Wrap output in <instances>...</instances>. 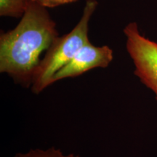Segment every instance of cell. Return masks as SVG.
Returning <instances> with one entry per match:
<instances>
[{"instance_id": "277c9868", "label": "cell", "mask_w": 157, "mask_h": 157, "mask_svg": "<svg viewBox=\"0 0 157 157\" xmlns=\"http://www.w3.org/2000/svg\"><path fill=\"white\" fill-rule=\"evenodd\" d=\"M113 59V52L108 45L98 47L88 43L55 74L52 84L65 78L77 77L94 68H107Z\"/></svg>"}, {"instance_id": "7a4b0ae2", "label": "cell", "mask_w": 157, "mask_h": 157, "mask_svg": "<svg viewBox=\"0 0 157 157\" xmlns=\"http://www.w3.org/2000/svg\"><path fill=\"white\" fill-rule=\"evenodd\" d=\"M97 0H87L78 22L68 34L53 41L35 71L31 81L33 93L39 94L52 84L55 74L74 58L82 47L90 42L88 32L92 17L97 9Z\"/></svg>"}, {"instance_id": "52a82bcc", "label": "cell", "mask_w": 157, "mask_h": 157, "mask_svg": "<svg viewBox=\"0 0 157 157\" xmlns=\"http://www.w3.org/2000/svg\"><path fill=\"white\" fill-rule=\"evenodd\" d=\"M45 8H53L59 6L75 2L78 0H31Z\"/></svg>"}, {"instance_id": "3957f363", "label": "cell", "mask_w": 157, "mask_h": 157, "mask_svg": "<svg viewBox=\"0 0 157 157\" xmlns=\"http://www.w3.org/2000/svg\"><path fill=\"white\" fill-rule=\"evenodd\" d=\"M124 34L135 76L154 93L157 101V43L141 34L136 22L129 23Z\"/></svg>"}, {"instance_id": "8992f818", "label": "cell", "mask_w": 157, "mask_h": 157, "mask_svg": "<svg viewBox=\"0 0 157 157\" xmlns=\"http://www.w3.org/2000/svg\"><path fill=\"white\" fill-rule=\"evenodd\" d=\"M13 157H80L74 154H65L60 149L51 147L47 149H31L25 153H17Z\"/></svg>"}, {"instance_id": "5b68a950", "label": "cell", "mask_w": 157, "mask_h": 157, "mask_svg": "<svg viewBox=\"0 0 157 157\" xmlns=\"http://www.w3.org/2000/svg\"><path fill=\"white\" fill-rule=\"evenodd\" d=\"M28 0H0V16L18 18L23 16Z\"/></svg>"}, {"instance_id": "6da1fadb", "label": "cell", "mask_w": 157, "mask_h": 157, "mask_svg": "<svg viewBox=\"0 0 157 157\" xmlns=\"http://www.w3.org/2000/svg\"><path fill=\"white\" fill-rule=\"evenodd\" d=\"M58 36L48 8L28 0L18 24L0 35V72L23 87H31L41 55Z\"/></svg>"}]
</instances>
